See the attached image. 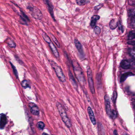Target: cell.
I'll use <instances>...</instances> for the list:
<instances>
[{"label":"cell","mask_w":135,"mask_h":135,"mask_svg":"<svg viewBox=\"0 0 135 135\" xmlns=\"http://www.w3.org/2000/svg\"><path fill=\"white\" fill-rule=\"evenodd\" d=\"M71 63L75 76L78 81L82 85L85 84L86 82L85 79L81 68L78 62L75 60H73L72 61Z\"/></svg>","instance_id":"cell-1"},{"label":"cell","mask_w":135,"mask_h":135,"mask_svg":"<svg viewBox=\"0 0 135 135\" xmlns=\"http://www.w3.org/2000/svg\"><path fill=\"white\" fill-rule=\"evenodd\" d=\"M50 63L53 69L55 71L56 74L60 81L62 82H66V77L62 71L60 67L54 60H49Z\"/></svg>","instance_id":"cell-2"},{"label":"cell","mask_w":135,"mask_h":135,"mask_svg":"<svg viewBox=\"0 0 135 135\" xmlns=\"http://www.w3.org/2000/svg\"><path fill=\"white\" fill-rule=\"evenodd\" d=\"M57 109H58V111H59L61 117L63 122H64L66 126L68 128H70L71 126V123H70V120L68 118L66 113L63 108L61 104H60L59 102H57Z\"/></svg>","instance_id":"cell-3"},{"label":"cell","mask_w":135,"mask_h":135,"mask_svg":"<svg viewBox=\"0 0 135 135\" xmlns=\"http://www.w3.org/2000/svg\"><path fill=\"white\" fill-rule=\"evenodd\" d=\"M30 14L34 18L37 19H41L42 18V14L38 8L31 5H29L27 7Z\"/></svg>","instance_id":"cell-4"},{"label":"cell","mask_w":135,"mask_h":135,"mask_svg":"<svg viewBox=\"0 0 135 135\" xmlns=\"http://www.w3.org/2000/svg\"><path fill=\"white\" fill-rule=\"evenodd\" d=\"M87 73L89 89H90L92 93L93 94H94L95 92V90L94 86L93 76H92L91 70L89 67L87 68Z\"/></svg>","instance_id":"cell-5"},{"label":"cell","mask_w":135,"mask_h":135,"mask_svg":"<svg viewBox=\"0 0 135 135\" xmlns=\"http://www.w3.org/2000/svg\"><path fill=\"white\" fill-rule=\"evenodd\" d=\"M105 109L106 113L110 117H111L112 111L111 110V106L110 102V97L108 95H105Z\"/></svg>","instance_id":"cell-6"},{"label":"cell","mask_w":135,"mask_h":135,"mask_svg":"<svg viewBox=\"0 0 135 135\" xmlns=\"http://www.w3.org/2000/svg\"><path fill=\"white\" fill-rule=\"evenodd\" d=\"M29 107L30 111L35 116L39 115L40 110L37 105L33 102H30L29 104Z\"/></svg>","instance_id":"cell-7"},{"label":"cell","mask_w":135,"mask_h":135,"mask_svg":"<svg viewBox=\"0 0 135 135\" xmlns=\"http://www.w3.org/2000/svg\"><path fill=\"white\" fill-rule=\"evenodd\" d=\"M74 42L76 49L79 53L83 57L84 56V52L83 47H82L81 44H80V42L77 39H75L74 40Z\"/></svg>","instance_id":"cell-8"},{"label":"cell","mask_w":135,"mask_h":135,"mask_svg":"<svg viewBox=\"0 0 135 135\" xmlns=\"http://www.w3.org/2000/svg\"><path fill=\"white\" fill-rule=\"evenodd\" d=\"M45 4L47 6L48 8V10L49 11V13L51 16L53 18L54 21H56L54 16V11H53V9H54V7L52 5V4L50 2L49 0H44Z\"/></svg>","instance_id":"cell-9"},{"label":"cell","mask_w":135,"mask_h":135,"mask_svg":"<svg viewBox=\"0 0 135 135\" xmlns=\"http://www.w3.org/2000/svg\"><path fill=\"white\" fill-rule=\"evenodd\" d=\"M87 110H88L89 119H91L92 123L94 125H95L96 124V120H95L94 114V112H93L92 109L90 107H88Z\"/></svg>","instance_id":"cell-10"},{"label":"cell","mask_w":135,"mask_h":135,"mask_svg":"<svg viewBox=\"0 0 135 135\" xmlns=\"http://www.w3.org/2000/svg\"><path fill=\"white\" fill-rule=\"evenodd\" d=\"M7 122V119L5 114L2 113L1 114V122L0 127L1 129H3L5 127Z\"/></svg>","instance_id":"cell-11"},{"label":"cell","mask_w":135,"mask_h":135,"mask_svg":"<svg viewBox=\"0 0 135 135\" xmlns=\"http://www.w3.org/2000/svg\"><path fill=\"white\" fill-rule=\"evenodd\" d=\"M48 44H49V47H50L52 51L53 52L54 55L57 58H59L60 57V54H59L58 50H57V48H56L55 45L53 44L52 42H51L50 43Z\"/></svg>","instance_id":"cell-12"},{"label":"cell","mask_w":135,"mask_h":135,"mask_svg":"<svg viewBox=\"0 0 135 135\" xmlns=\"http://www.w3.org/2000/svg\"><path fill=\"white\" fill-rule=\"evenodd\" d=\"M68 75H69V78L71 84L74 86L75 88L77 89V86H78L77 83L74 78L72 73H71L69 70V71H68Z\"/></svg>","instance_id":"cell-13"},{"label":"cell","mask_w":135,"mask_h":135,"mask_svg":"<svg viewBox=\"0 0 135 135\" xmlns=\"http://www.w3.org/2000/svg\"><path fill=\"white\" fill-rule=\"evenodd\" d=\"M120 67L124 69H128L130 67V63L128 60H122L120 63Z\"/></svg>","instance_id":"cell-14"},{"label":"cell","mask_w":135,"mask_h":135,"mask_svg":"<svg viewBox=\"0 0 135 135\" xmlns=\"http://www.w3.org/2000/svg\"><path fill=\"white\" fill-rule=\"evenodd\" d=\"M100 17L98 15H94L91 18V26L92 27L95 26L96 22L100 19Z\"/></svg>","instance_id":"cell-15"},{"label":"cell","mask_w":135,"mask_h":135,"mask_svg":"<svg viewBox=\"0 0 135 135\" xmlns=\"http://www.w3.org/2000/svg\"><path fill=\"white\" fill-rule=\"evenodd\" d=\"M41 34L42 38H43L44 40L48 44H49V43L52 42L49 36H48V35L45 32H43V31H42V30H41Z\"/></svg>","instance_id":"cell-16"},{"label":"cell","mask_w":135,"mask_h":135,"mask_svg":"<svg viewBox=\"0 0 135 135\" xmlns=\"http://www.w3.org/2000/svg\"><path fill=\"white\" fill-rule=\"evenodd\" d=\"M98 133L99 135H105V132L104 126L100 123H99L98 124Z\"/></svg>","instance_id":"cell-17"},{"label":"cell","mask_w":135,"mask_h":135,"mask_svg":"<svg viewBox=\"0 0 135 135\" xmlns=\"http://www.w3.org/2000/svg\"><path fill=\"white\" fill-rule=\"evenodd\" d=\"M118 26V22L115 19H113L110 23V26L111 29H114Z\"/></svg>","instance_id":"cell-18"},{"label":"cell","mask_w":135,"mask_h":135,"mask_svg":"<svg viewBox=\"0 0 135 135\" xmlns=\"http://www.w3.org/2000/svg\"><path fill=\"white\" fill-rule=\"evenodd\" d=\"M133 74L132 72H130L124 73L121 76L120 82H124L127 78L128 77L130 76H133Z\"/></svg>","instance_id":"cell-19"},{"label":"cell","mask_w":135,"mask_h":135,"mask_svg":"<svg viewBox=\"0 0 135 135\" xmlns=\"http://www.w3.org/2000/svg\"><path fill=\"white\" fill-rule=\"evenodd\" d=\"M21 85L23 87L24 89L28 88H31L30 84L29 83L28 81L27 80H24L21 82Z\"/></svg>","instance_id":"cell-20"},{"label":"cell","mask_w":135,"mask_h":135,"mask_svg":"<svg viewBox=\"0 0 135 135\" xmlns=\"http://www.w3.org/2000/svg\"><path fill=\"white\" fill-rule=\"evenodd\" d=\"M89 2V0H76V3L79 6H83Z\"/></svg>","instance_id":"cell-21"},{"label":"cell","mask_w":135,"mask_h":135,"mask_svg":"<svg viewBox=\"0 0 135 135\" xmlns=\"http://www.w3.org/2000/svg\"><path fill=\"white\" fill-rule=\"evenodd\" d=\"M7 44L8 45V46L11 48H16V44L14 41L12 40L11 39H8L7 41Z\"/></svg>","instance_id":"cell-22"},{"label":"cell","mask_w":135,"mask_h":135,"mask_svg":"<svg viewBox=\"0 0 135 135\" xmlns=\"http://www.w3.org/2000/svg\"><path fill=\"white\" fill-rule=\"evenodd\" d=\"M10 64H11V66H12L13 70V72L14 73V75H15L17 79L18 78V72H17V70L16 69V67H15V66H14L13 64H12L11 62H10Z\"/></svg>","instance_id":"cell-23"},{"label":"cell","mask_w":135,"mask_h":135,"mask_svg":"<svg viewBox=\"0 0 135 135\" xmlns=\"http://www.w3.org/2000/svg\"><path fill=\"white\" fill-rule=\"evenodd\" d=\"M50 35L51 36L52 38L53 41H54V42L55 43V44L56 45L57 47H58L59 48H60V43H59V42H58L57 39L55 37V36L53 35H52V34L50 33Z\"/></svg>","instance_id":"cell-24"},{"label":"cell","mask_w":135,"mask_h":135,"mask_svg":"<svg viewBox=\"0 0 135 135\" xmlns=\"http://www.w3.org/2000/svg\"><path fill=\"white\" fill-rule=\"evenodd\" d=\"M128 38L129 40H132L135 38V31H132L130 32L128 36Z\"/></svg>","instance_id":"cell-25"},{"label":"cell","mask_w":135,"mask_h":135,"mask_svg":"<svg viewBox=\"0 0 135 135\" xmlns=\"http://www.w3.org/2000/svg\"><path fill=\"white\" fill-rule=\"evenodd\" d=\"M37 127L41 130L44 129V128L45 127V124L43 122H42V121H40L38 122V123H37Z\"/></svg>","instance_id":"cell-26"},{"label":"cell","mask_w":135,"mask_h":135,"mask_svg":"<svg viewBox=\"0 0 135 135\" xmlns=\"http://www.w3.org/2000/svg\"><path fill=\"white\" fill-rule=\"evenodd\" d=\"M94 31L96 35H99V34L100 33V27H99V26H95L94 29Z\"/></svg>","instance_id":"cell-27"},{"label":"cell","mask_w":135,"mask_h":135,"mask_svg":"<svg viewBox=\"0 0 135 135\" xmlns=\"http://www.w3.org/2000/svg\"><path fill=\"white\" fill-rule=\"evenodd\" d=\"M131 27L135 28V17L133 16L131 22Z\"/></svg>","instance_id":"cell-28"},{"label":"cell","mask_w":135,"mask_h":135,"mask_svg":"<svg viewBox=\"0 0 135 135\" xmlns=\"http://www.w3.org/2000/svg\"><path fill=\"white\" fill-rule=\"evenodd\" d=\"M117 96V92L115 91L113 93V99H112V100H113V102L114 103H115V102H116Z\"/></svg>","instance_id":"cell-29"},{"label":"cell","mask_w":135,"mask_h":135,"mask_svg":"<svg viewBox=\"0 0 135 135\" xmlns=\"http://www.w3.org/2000/svg\"><path fill=\"white\" fill-rule=\"evenodd\" d=\"M117 116V112L114 110H113L112 111V115H111V118L113 119H115Z\"/></svg>","instance_id":"cell-30"},{"label":"cell","mask_w":135,"mask_h":135,"mask_svg":"<svg viewBox=\"0 0 135 135\" xmlns=\"http://www.w3.org/2000/svg\"><path fill=\"white\" fill-rule=\"evenodd\" d=\"M130 54L131 56L135 58V49L131 50L130 51Z\"/></svg>","instance_id":"cell-31"},{"label":"cell","mask_w":135,"mask_h":135,"mask_svg":"<svg viewBox=\"0 0 135 135\" xmlns=\"http://www.w3.org/2000/svg\"><path fill=\"white\" fill-rule=\"evenodd\" d=\"M119 29L120 30L123 31V27H122V25H121V24H120V23L119 24Z\"/></svg>","instance_id":"cell-32"},{"label":"cell","mask_w":135,"mask_h":135,"mask_svg":"<svg viewBox=\"0 0 135 135\" xmlns=\"http://www.w3.org/2000/svg\"><path fill=\"white\" fill-rule=\"evenodd\" d=\"M114 135H118V133H117V130H114Z\"/></svg>","instance_id":"cell-33"},{"label":"cell","mask_w":135,"mask_h":135,"mask_svg":"<svg viewBox=\"0 0 135 135\" xmlns=\"http://www.w3.org/2000/svg\"><path fill=\"white\" fill-rule=\"evenodd\" d=\"M43 135H49L47 134V133H43Z\"/></svg>","instance_id":"cell-34"},{"label":"cell","mask_w":135,"mask_h":135,"mask_svg":"<svg viewBox=\"0 0 135 135\" xmlns=\"http://www.w3.org/2000/svg\"><path fill=\"white\" fill-rule=\"evenodd\" d=\"M133 105H134V106H135V100H134V101L133 102Z\"/></svg>","instance_id":"cell-35"},{"label":"cell","mask_w":135,"mask_h":135,"mask_svg":"<svg viewBox=\"0 0 135 135\" xmlns=\"http://www.w3.org/2000/svg\"><path fill=\"white\" fill-rule=\"evenodd\" d=\"M133 44H134V45H135V41H133Z\"/></svg>","instance_id":"cell-36"},{"label":"cell","mask_w":135,"mask_h":135,"mask_svg":"<svg viewBox=\"0 0 135 135\" xmlns=\"http://www.w3.org/2000/svg\"><path fill=\"white\" fill-rule=\"evenodd\" d=\"M124 135H128V134H124Z\"/></svg>","instance_id":"cell-37"},{"label":"cell","mask_w":135,"mask_h":135,"mask_svg":"<svg viewBox=\"0 0 135 135\" xmlns=\"http://www.w3.org/2000/svg\"></svg>","instance_id":"cell-38"}]
</instances>
